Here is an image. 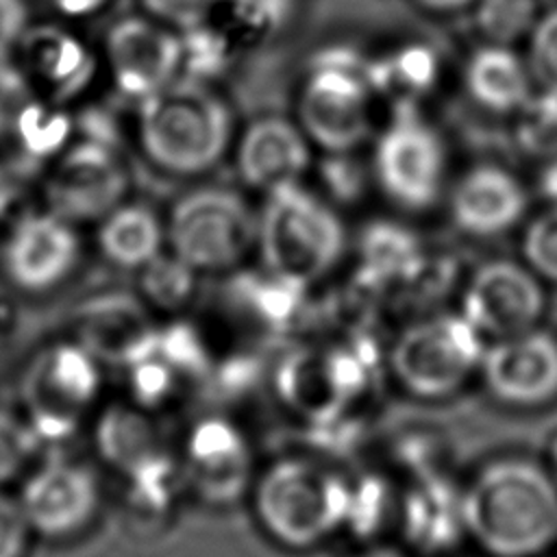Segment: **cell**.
<instances>
[{"label": "cell", "mask_w": 557, "mask_h": 557, "mask_svg": "<svg viewBox=\"0 0 557 557\" xmlns=\"http://www.w3.org/2000/svg\"><path fill=\"white\" fill-rule=\"evenodd\" d=\"M466 533L492 557H542L557 546V479L544 461L509 455L461 490Z\"/></svg>", "instance_id": "1"}, {"label": "cell", "mask_w": 557, "mask_h": 557, "mask_svg": "<svg viewBox=\"0 0 557 557\" xmlns=\"http://www.w3.org/2000/svg\"><path fill=\"white\" fill-rule=\"evenodd\" d=\"M137 137L163 172L200 174L215 165L231 141V113L205 83L176 78L139 102Z\"/></svg>", "instance_id": "2"}, {"label": "cell", "mask_w": 557, "mask_h": 557, "mask_svg": "<svg viewBox=\"0 0 557 557\" xmlns=\"http://www.w3.org/2000/svg\"><path fill=\"white\" fill-rule=\"evenodd\" d=\"M350 500L352 490L337 472L305 457L274 461L252 490L263 531L294 550L329 540L348 520Z\"/></svg>", "instance_id": "3"}, {"label": "cell", "mask_w": 557, "mask_h": 557, "mask_svg": "<svg viewBox=\"0 0 557 557\" xmlns=\"http://www.w3.org/2000/svg\"><path fill=\"white\" fill-rule=\"evenodd\" d=\"M346 228L339 215L298 183L268 191L257 215V250L283 283L302 287L326 276L342 259Z\"/></svg>", "instance_id": "4"}, {"label": "cell", "mask_w": 557, "mask_h": 557, "mask_svg": "<svg viewBox=\"0 0 557 557\" xmlns=\"http://www.w3.org/2000/svg\"><path fill=\"white\" fill-rule=\"evenodd\" d=\"M485 337L457 313L426 315L405 326L389 348L396 383L420 400H444L479 374Z\"/></svg>", "instance_id": "5"}, {"label": "cell", "mask_w": 557, "mask_h": 557, "mask_svg": "<svg viewBox=\"0 0 557 557\" xmlns=\"http://www.w3.org/2000/svg\"><path fill=\"white\" fill-rule=\"evenodd\" d=\"M165 239L198 274L226 272L257 246V215L226 187H198L172 205Z\"/></svg>", "instance_id": "6"}, {"label": "cell", "mask_w": 557, "mask_h": 557, "mask_svg": "<svg viewBox=\"0 0 557 557\" xmlns=\"http://www.w3.org/2000/svg\"><path fill=\"white\" fill-rule=\"evenodd\" d=\"M370 61L346 46L320 50L300 94L305 133L326 152H350L370 131Z\"/></svg>", "instance_id": "7"}, {"label": "cell", "mask_w": 557, "mask_h": 557, "mask_svg": "<svg viewBox=\"0 0 557 557\" xmlns=\"http://www.w3.org/2000/svg\"><path fill=\"white\" fill-rule=\"evenodd\" d=\"M100 359L76 339L41 348L20 379V411L41 442L74 433L100 394Z\"/></svg>", "instance_id": "8"}, {"label": "cell", "mask_w": 557, "mask_h": 557, "mask_svg": "<svg viewBox=\"0 0 557 557\" xmlns=\"http://www.w3.org/2000/svg\"><path fill=\"white\" fill-rule=\"evenodd\" d=\"M83 261L78 224L48 207L15 213L0 242V274L15 292L46 296L61 289Z\"/></svg>", "instance_id": "9"}, {"label": "cell", "mask_w": 557, "mask_h": 557, "mask_svg": "<svg viewBox=\"0 0 557 557\" xmlns=\"http://www.w3.org/2000/svg\"><path fill=\"white\" fill-rule=\"evenodd\" d=\"M446 152L440 135L422 120L416 104H396L374 146V176L389 200L409 211H424L440 198Z\"/></svg>", "instance_id": "10"}, {"label": "cell", "mask_w": 557, "mask_h": 557, "mask_svg": "<svg viewBox=\"0 0 557 557\" xmlns=\"http://www.w3.org/2000/svg\"><path fill=\"white\" fill-rule=\"evenodd\" d=\"M17 498L35 537L59 544L81 537L96 522L102 487L87 463L48 457L24 474Z\"/></svg>", "instance_id": "11"}, {"label": "cell", "mask_w": 557, "mask_h": 557, "mask_svg": "<svg viewBox=\"0 0 557 557\" xmlns=\"http://www.w3.org/2000/svg\"><path fill=\"white\" fill-rule=\"evenodd\" d=\"M128 172L117 146L74 137L48 165L41 183L44 207L81 222H98L124 202Z\"/></svg>", "instance_id": "12"}, {"label": "cell", "mask_w": 557, "mask_h": 557, "mask_svg": "<svg viewBox=\"0 0 557 557\" xmlns=\"http://www.w3.org/2000/svg\"><path fill=\"white\" fill-rule=\"evenodd\" d=\"M546 305V283L524 261L513 259L481 263L461 296V313L485 339L540 326Z\"/></svg>", "instance_id": "13"}, {"label": "cell", "mask_w": 557, "mask_h": 557, "mask_svg": "<svg viewBox=\"0 0 557 557\" xmlns=\"http://www.w3.org/2000/svg\"><path fill=\"white\" fill-rule=\"evenodd\" d=\"M479 376L487 394L511 409H542L557 403V333L529 331L485 344Z\"/></svg>", "instance_id": "14"}, {"label": "cell", "mask_w": 557, "mask_h": 557, "mask_svg": "<svg viewBox=\"0 0 557 557\" xmlns=\"http://www.w3.org/2000/svg\"><path fill=\"white\" fill-rule=\"evenodd\" d=\"M104 63L115 89L146 100L181 76V39L154 17H122L104 35Z\"/></svg>", "instance_id": "15"}, {"label": "cell", "mask_w": 557, "mask_h": 557, "mask_svg": "<svg viewBox=\"0 0 557 557\" xmlns=\"http://www.w3.org/2000/svg\"><path fill=\"white\" fill-rule=\"evenodd\" d=\"M15 57L37 94L63 107L81 100L98 74V57L91 46L78 33L54 22L30 24Z\"/></svg>", "instance_id": "16"}, {"label": "cell", "mask_w": 557, "mask_h": 557, "mask_svg": "<svg viewBox=\"0 0 557 557\" xmlns=\"http://www.w3.org/2000/svg\"><path fill=\"white\" fill-rule=\"evenodd\" d=\"M450 218L470 237H496L511 231L527 213L524 185L498 165L468 170L450 191Z\"/></svg>", "instance_id": "17"}, {"label": "cell", "mask_w": 557, "mask_h": 557, "mask_svg": "<svg viewBox=\"0 0 557 557\" xmlns=\"http://www.w3.org/2000/svg\"><path fill=\"white\" fill-rule=\"evenodd\" d=\"M309 165L305 135L283 117L252 122L237 146V170L246 185L272 191L298 183Z\"/></svg>", "instance_id": "18"}, {"label": "cell", "mask_w": 557, "mask_h": 557, "mask_svg": "<svg viewBox=\"0 0 557 557\" xmlns=\"http://www.w3.org/2000/svg\"><path fill=\"white\" fill-rule=\"evenodd\" d=\"M74 335L100 361L126 363L141 352L154 333L139 300L122 294H109L89 300L74 322Z\"/></svg>", "instance_id": "19"}, {"label": "cell", "mask_w": 557, "mask_h": 557, "mask_svg": "<svg viewBox=\"0 0 557 557\" xmlns=\"http://www.w3.org/2000/svg\"><path fill=\"white\" fill-rule=\"evenodd\" d=\"M187 461L196 485L213 500L235 496L248 479L246 442L224 420H205L191 431Z\"/></svg>", "instance_id": "20"}, {"label": "cell", "mask_w": 557, "mask_h": 557, "mask_svg": "<svg viewBox=\"0 0 557 557\" xmlns=\"http://www.w3.org/2000/svg\"><path fill=\"white\" fill-rule=\"evenodd\" d=\"M165 222L146 205L120 202L98 220L96 248L120 270H141L163 252Z\"/></svg>", "instance_id": "21"}, {"label": "cell", "mask_w": 557, "mask_h": 557, "mask_svg": "<svg viewBox=\"0 0 557 557\" xmlns=\"http://www.w3.org/2000/svg\"><path fill=\"white\" fill-rule=\"evenodd\" d=\"M529 67L503 44L479 48L466 65V87L485 109L496 113L518 111L531 96Z\"/></svg>", "instance_id": "22"}, {"label": "cell", "mask_w": 557, "mask_h": 557, "mask_svg": "<svg viewBox=\"0 0 557 557\" xmlns=\"http://www.w3.org/2000/svg\"><path fill=\"white\" fill-rule=\"evenodd\" d=\"M96 446L107 463L133 472L152 457V429L139 411L115 405L98 420Z\"/></svg>", "instance_id": "23"}, {"label": "cell", "mask_w": 557, "mask_h": 557, "mask_svg": "<svg viewBox=\"0 0 557 557\" xmlns=\"http://www.w3.org/2000/svg\"><path fill=\"white\" fill-rule=\"evenodd\" d=\"M435 78L437 61L426 46H403L379 61H370V87L396 98V104H413Z\"/></svg>", "instance_id": "24"}, {"label": "cell", "mask_w": 557, "mask_h": 557, "mask_svg": "<svg viewBox=\"0 0 557 557\" xmlns=\"http://www.w3.org/2000/svg\"><path fill=\"white\" fill-rule=\"evenodd\" d=\"M196 276L198 272L181 257L161 252L139 270L141 298L161 311H176L194 296Z\"/></svg>", "instance_id": "25"}, {"label": "cell", "mask_w": 557, "mask_h": 557, "mask_svg": "<svg viewBox=\"0 0 557 557\" xmlns=\"http://www.w3.org/2000/svg\"><path fill=\"white\" fill-rule=\"evenodd\" d=\"M41 437L20 409L0 405V487L20 483L39 461Z\"/></svg>", "instance_id": "26"}, {"label": "cell", "mask_w": 557, "mask_h": 557, "mask_svg": "<svg viewBox=\"0 0 557 557\" xmlns=\"http://www.w3.org/2000/svg\"><path fill=\"white\" fill-rule=\"evenodd\" d=\"M181 78L205 83L228 65V44L207 20L181 28Z\"/></svg>", "instance_id": "27"}, {"label": "cell", "mask_w": 557, "mask_h": 557, "mask_svg": "<svg viewBox=\"0 0 557 557\" xmlns=\"http://www.w3.org/2000/svg\"><path fill=\"white\" fill-rule=\"evenodd\" d=\"M516 139L531 157H557V94L540 91L527 98L518 109Z\"/></svg>", "instance_id": "28"}, {"label": "cell", "mask_w": 557, "mask_h": 557, "mask_svg": "<svg viewBox=\"0 0 557 557\" xmlns=\"http://www.w3.org/2000/svg\"><path fill=\"white\" fill-rule=\"evenodd\" d=\"M479 30L492 44H511L535 26V0H474Z\"/></svg>", "instance_id": "29"}, {"label": "cell", "mask_w": 557, "mask_h": 557, "mask_svg": "<svg viewBox=\"0 0 557 557\" xmlns=\"http://www.w3.org/2000/svg\"><path fill=\"white\" fill-rule=\"evenodd\" d=\"M522 261L546 283L557 287V205H548L524 228Z\"/></svg>", "instance_id": "30"}, {"label": "cell", "mask_w": 557, "mask_h": 557, "mask_svg": "<svg viewBox=\"0 0 557 557\" xmlns=\"http://www.w3.org/2000/svg\"><path fill=\"white\" fill-rule=\"evenodd\" d=\"M39 98L15 59H0V144H11L22 117Z\"/></svg>", "instance_id": "31"}, {"label": "cell", "mask_w": 557, "mask_h": 557, "mask_svg": "<svg viewBox=\"0 0 557 557\" xmlns=\"http://www.w3.org/2000/svg\"><path fill=\"white\" fill-rule=\"evenodd\" d=\"M529 74L540 91L557 94V9L548 11L531 28Z\"/></svg>", "instance_id": "32"}, {"label": "cell", "mask_w": 557, "mask_h": 557, "mask_svg": "<svg viewBox=\"0 0 557 557\" xmlns=\"http://www.w3.org/2000/svg\"><path fill=\"white\" fill-rule=\"evenodd\" d=\"M35 540L17 494L0 487V557H28Z\"/></svg>", "instance_id": "33"}, {"label": "cell", "mask_w": 557, "mask_h": 557, "mask_svg": "<svg viewBox=\"0 0 557 557\" xmlns=\"http://www.w3.org/2000/svg\"><path fill=\"white\" fill-rule=\"evenodd\" d=\"M233 17L255 33H278L283 30L296 9V0H226Z\"/></svg>", "instance_id": "34"}, {"label": "cell", "mask_w": 557, "mask_h": 557, "mask_svg": "<svg viewBox=\"0 0 557 557\" xmlns=\"http://www.w3.org/2000/svg\"><path fill=\"white\" fill-rule=\"evenodd\" d=\"M218 2L220 0H141L150 17L165 22L176 30L205 22Z\"/></svg>", "instance_id": "35"}, {"label": "cell", "mask_w": 557, "mask_h": 557, "mask_svg": "<svg viewBox=\"0 0 557 557\" xmlns=\"http://www.w3.org/2000/svg\"><path fill=\"white\" fill-rule=\"evenodd\" d=\"M322 178L326 187L344 200L357 198L363 191V174L357 163L348 157V152H329L322 163Z\"/></svg>", "instance_id": "36"}, {"label": "cell", "mask_w": 557, "mask_h": 557, "mask_svg": "<svg viewBox=\"0 0 557 557\" xmlns=\"http://www.w3.org/2000/svg\"><path fill=\"white\" fill-rule=\"evenodd\" d=\"M26 0H0V59H13L30 26Z\"/></svg>", "instance_id": "37"}, {"label": "cell", "mask_w": 557, "mask_h": 557, "mask_svg": "<svg viewBox=\"0 0 557 557\" xmlns=\"http://www.w3.org/2000/svg\"><path fill=\"white\" fill-rule=\"evenodd\" d=\"M20 196H22V185L15 170L0 161V226L15 215Z\"/></svg>", "instance_id": "38"}, {"label": "cell", "mask_w": 557, "mask_h": 557, "mask_svg": "<svg viewBox=\"0 0 557 557\" xmlns=\"http://www.w3.org/2000/svg\"><path fill=\"white\" fill-rule=\"evenodd\" d=\"M48 2L65 20H85L100 13L109 0H48Z\"/></svg>", "instance_id": "39"}, {"label": "cell", "mask_w": 557, "mask_h": 557, "mask_svg": "<svg viewBox=\"0 0 557 557\" xmlns=\"http://www.w3.org/2000/svg\"><path fill=\"white\" fill-rule=\"evenodd\" d=\"M540 191L548 205H557V157L548 159L540 174Z\"/></svg>", "instance_id": "40"}, {"label": "cell", "mask_w": 557, "mask_h": 557, "mask_svg": "<svg viewBox=\"0 0 557 557\" xmlns=\"http://www.w3.org/2000/svg\"><path fill=\"white\" fill-rule=\"evenodd\" d=\"M422 7L433 9V11H455L461 7H468L474 0H418Z\"/></svg>", "instance_id": "41"}, {"label": "cell", "mask_w": 557, "mask_h": 557, "mask_svg": "<svg viewBox=\"0 0 557 557\" xmlns=\"http://www.w3.org/2000/svg\"><path fill=\"white\" fill-rule=\"evenodd\" d=\"M544 463L548 466V470L553 472V476L557 479V431L550 435L548 444H546V457Z\"/></svg>", "instance_id": "42"}, {"label": "cell", "mask_w": 557, "mask_h": 557, "mask_svg": "<svg viewBox=\"0 0 557 557\" xmlns=\"http://www.w3.org/2000/svg\"><path fill=\"white\" fill-rule=\"evenodd\" d=\"M357 557H403V555H398V553H394V550H387V548H374V550L361 553V555H357Z\"/></svg>", "instance_id": "43"}]
</instances>
